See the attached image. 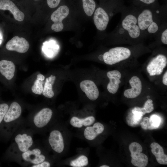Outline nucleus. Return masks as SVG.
Segmentation results:
<instances>
[{
	"label": "nucleus",
	"instance_id": "obj_3",
	"mask_svg": "<svg viewBox=\"0 0 167 167\" xmlns=\"http://www.w3.org/2000/svg\"><path fill=\"white\" fill-rule=\"evenodd\" d=\"M131 55V52L129 48L118 46L110 49L102 56L106 64L112 65L127 59Z\"/></svg>",
	"mask_w": 167,
	"mask_h": 167
},
{
	"label": "nucleus",
	"instance_id": "obj_30",
	"mask_svg": "<svg viewBox=\"0 0 167 167\" xmlns=\"http://www.w3.org/2000/svg\"><path fill=\"white\" fill-rule=\"evenodd\" d=\"M140 125L141 127L144 130H152L149 121V118L148 117H144L141 122Z\"/></svg>",
	"mask_w": 167,
	"mask_h": 167
},
{
	"label": "nucleus",
	"instance_id": "obj_20",
	"mask_svg": "<svg viewBox=\"0 0 167 167\" xmlns=\"http://www.w3.org/2000/svg\"><path fill=\"white\" fill-rule=\"evenodd\" d=\"M131 163L138 167H145L148 162V158L144 154L140 152L131 153Z\"/></svg>",
	"mask_w": 167,
	"mask_h": 167
},
{
	"label": "nucleus",
	"instance_id": "obj_10",
	"mask_svg": "<svg viewBox=\"0 0 167 167\" xmlns=\"http://www.w3.org/2000/svg\"><path fill=\"white\" fill-rule=\"evenodd\" d=\"M0 10L9 11L13 14L14 19L18 21H22L24 19V13L11 0H0Z\"/></svg>",
	"mask_w": 167,
	"mask_h": 167
},
{
	"label": "nucleus",
	"instance_id": "obj_11",
	"mask_svg": "<svg viewBox=\"0 0 167 167\" xmlns=\"http://www.w3.org/2000/svg\"><path fill=\"white\" fill-rule=\"evenodd\" d=\"M49 142L52 148L56 152L60 153L63 151L64 140L62 135L59 131L54 130L50 132Z\"/></svg>",
	"mask_w": 167,
	"mask_h": 167
},
{
	"label": "nucleus",
	"instance_id": "obj_21",
	"mask_svg": "<svg viewBox=\"0 0 167 167\" xmlns=\"http://www.w3.org/2000/svg\"><path fill=\"white\" fill-rule=\"evenodd\" d=\"M95 121V118L92 116L88 117L83 119L73 117L71 119L70 123L71 125L74 127L81 128L83 125L85 126H90Z\"/></svg>",
	"mask_w": 167,
	"mask_h": 167
},
{
	"label": "nucleus",
	"instance_id": "obj_15",
	"mask_svg": "<svg viewBox=\"0 0 167 167\" xmlns=\"http://www.w3.org/2000/svg\"><path fill=\"white\" fill-rule=\"evenodd\" d=\"M15 139L19 150L23 152L28 150L33 143L31 136L26 134H18Z\"/></svg>",
	"mask_w": 167,
	"mask_h": 167
},
{
	"label": "nucleus",
	"instance_id": "obj_7",
	"mask_svg": "<svg viewBox=\"0 0 167 167\" xmlns=\"http://www.w3.org/2000/svg\"><path fill=\"white\" fill-rule=\"evenodd\" d=\"M109 17L103 8L99 7L95 10L93 20L96 28L100 31L105 30L109 22Z\"/></svg>",
	"mask_w": 167,
	"mask_h": 167
},
{
	"label": "nucleus",
	"instance_id": "obj_25",
	"mask_svg": "<svg viewBox=\"0 0 167 167\" xmlns=\"http://www.w3.org/2000/svg\"><path fill=\"white\" fill-rule=\"evenodd\" d=\"M149 121L152 130L156 129L160 126L161 122V119L157 115L153 114L150 116Z\"/></svg>",
	"mask_w": 167,
	"mask_h": 167
},
{
	"label": "nucleus",
	"instance_id": "obj_18",
	"mask_svg": "<svg viewBox=\"0 0 167 167\" xmlns=\"http://www.w3.org/2000/svg\"><path fill=\"white\" fill-rule=\"evenodd\" d=\"M104 130V126L101 123L96 122L92 126H88L85 129L84 135L85 138L89 140L94 139Z\"/></svg>",
	"mask_w": 167,
	"mask_h": 167
},
{
	"label": "nucleus",
	"instance_id": "obj_22",
	"mask_svg": "<svg viewBox=\"0 0 167 167\" xmlns=\"http://www.w3.org/2000/svg\"><path fill=\"white\" fill-rule=\"evenodd\" d=\"M55 79V76L53 75L46 78L42 93L44 96L48 98H51L54 96V93L52 86Z\"/></svg>",
	"mask_w": 167,
	"mask_h": 167
},
{
	"label": "nucleus",
	"instance_id": "obj_34",
	"mask_svg": "<svg viewBox=\"0 0 167 167\" xmlns=\"http://www.w3.org/2000/svg\"><path fill=\"white\" fill-rule=\"evenodd\" d=\"M141 2L147 4H150L154 3L156 0H139Z\"/></svg>",
	"mask_w": 167,
	"mask_h": 167
},
{
	"label": "nucleus",
	"instance_id": "obj_28",
	"mask_svg": "<svg viewBox=\"0 0 167 167\" xmlns=\"http://www.w3.org/2000/svg\"><path fill=\"white\" fill-rule=\"evenodd\" d=\"M9 106L6 103L0 104V124L5 116L8 109Z\"/></svg>",
	"mask_w": 167,
	"mask_h": 167
},
{
	"label": "nucleus",
	"instance_id": "obj_27",
	"mask_svg": "<svg viewBox=\"0 0 167 167\" xmlns=\"http://www.w3.org/2000/svg\"><path fill=\"white\" fill-rule=\"evenodd\" d=\"M152 102V100L150 99H148L145 102L143 108L146 113H149L154 110V108Z\"/></svg>",
	"mask_w": 167,
	"mask_h": 167
},
{
	"label": "nucleus",
	"instance_id": "obj_1",
	"mask_svg": "<svg viewBox=\"0 0 167 167\" xmlns=\"http://www.w3.org/2000/svg\"><path fill=\"white\" fill-rule=\"evenodd\" d=\"M166 15L159 10L148 8L138 12V24L145 37L149 35H157L167 27Z\"/></svg>",
	"mask_w": 167,
	"mask_h": 167
},
{
	"label": "nucleus",
	"instance_id": "obj_13",
	"mask_svg": "<svg viewBox=\"0 0 167 167\" xmlns=\"http://www.w3.org/2000/svg\"><path fill=\"white\" fill-rule=\"evenodd\" d=\"M107 75L109 79L107 86V89L109 92L115 94L117 92L119 84L121 83V78L120 72L118 70L110 71L107 73Z\"/></svg>",
	"mask_w": 167,
	"mask_h": 167
},
{
	"label": "nucleus",
	"instance_id": "obj_6",
	"mask_svg": "<svg viewBox=\"0 0 167 167\" xmlns=\"http://www.w3.org/2000/svg\"><path fill=\"white\" fill-rule=\"evenodd\" d=\"M28 42L24 38L15 36L6 44V47L10 51H15L20 53L27 52L29 48Z\"/></svg>",
	"mask_w": 167,
	"mask_h": 167
},
{
	"label": "nucleus",
	"instance_id": "obj_9",
	"mask_svg": "<svg viewBox=\"0 0 167 167\" xmlns=\"http://www.w3.org/2000/svg\"><path fill=\"white\" fill-rule=\"evenodd\" d=\"M81 89L86 95L88 98L92 101L96 100L98 97V89L95 83L92 81L85 80L80 84Z\"/></svg>",
	"mask_w": 167,
	"mask_h": 167
},
{
	"label": "nucleus",
	"instance_id": "obj_8",
	"mask_svg": "<svg viewBox=\"0 0 167 167\" xmlns=\"http://www.w3.org/2000/svg\"><path fill=\"white\" fill-rule=\"evenodd\" d=\"M129 82L131 88L125 90L124 92V95L129 98H136L141 92L142 85L141 81L138 77L134 76L130 79Z\"/></svg>",
	"mask_w": 167,
	"mask_h": 167
},
{
	"label": "nucleus",
	"instance_id": "obj_12",
	"mask_svg": "<svg viewBox=\"0 0 167 167\" xmlns=\"http://www.w3.org/2000/svg\"><path fill=\"white\" fill-rule=\"evenodd\" d=\"M53 114L52 110L49 108L43 109L34 116L33 122L35 126L39 128L45 126L50 121Z\"/></svg>",
	"mask_w": 167,
	"mask_h": 167
},
{
	"label": "nucleus",
	"instance_id": "obj_26",
	"mask_svg": "<svg viewBox=\"0 0 167 167\" xmlns=\"http://www.w3.org/2000/svg\"><path fill=\"white\" fill-rule=\"evenodd\" d=\"M129 148L131 153L138 152H142L143 150L140 144L136 142L131 143L129 145Z\"/></svg>",
	"mask_w": 167,
	"mask_h": 167
},
{
	"label": "nucleus",
	"instance_id": "obj_33",
	"mask_svg": "<svg viewBox=\"0 0 167 167\" xmlns=\"http://www.w3.org/2000/svg\"><path fill=\"white\" fill-rule=\"evenodd\" d=\"M163 83L165 85H167V71L165 73L163 77Z\"/></svg>",
	"mask_w": 167,
	"mask_h": 167
},
{
	"label": "nucleus",
	"instance_id": "obj_16",
	"mask_svg": "<svg viewBox=\"0 0 167 167\" xmlns=\"http://www.w3.org/2000/svg\"><path fill=\"white\" fill-rule=\"evenodd\" d=\"M22 109L19 104L16 102H12L4 118V121L9 122L18 118L20 116Z\"/></svg>",
	"mask_w": 167,
	"mask_h": 167
},
{
	"label": "nucleus",
	"instance_id": "obj_29",
	"mask_svg": "<svg viewBox=\"0 0 167 167\" xmlns=\"http://www.w3.org/2000/svg\"><path fill=\"white\" fill-rule=\"evenodd\" d=\"M160 36L159 37L161 42L164 44H167V27L163 28L157 34Z\"/></svg>",
	"mask_w": 167,
	"mask_h": 167
},
{
	"label": "nucleus",
	"instance_id": "obj_35",
	"mask_svg": "<svg viewBox=\"0 0 167 167\" xmlns=\"http://www.w3.org/2000/svg\"><path fill=\"white\" fill-rule=\"evenodd\" d=\"M109 166L107 165H102L100 167H109Z\"/></svg>",
	"mask_w": 167,
	"mask_h": 167
},
{
	"label": "nucleus",
	"instance_id": "obj_5",
	"mask_svg": "<svg viewBox=\"0 0 167 167\" xmlns=\"http://www.w3.org/2000/svg\"><path fill=\"white\" fill-rule=\"evenodd\" d=\"M69 13L68 6L65 5L60 6L53 13L51 16V20L54 22L51 27L53 30L59 32L62 30L63 25L62 21L67 16Z\"/></svg>",
	"mask_w": 167,
	"mask_h": 167
},
{
	"label": "nucleus",
	"instance_id": "obj_4",
	"mask_svg": "<svg viewBox=\"0 0 167 167\" xmlns=\"http://www.w3.org/2000/svg\"><path fill=\"white\" fill-rule=\"evenodd\" d=\"M167 64L166 56L163 54H158L150 61L147 70L150 76L159 75L162 74Z\"/></svg>",
	"mask_w": 167,
	"mask_h": 167
},
{
	"label": "nucleus",
	"instance_id": "obj_19",
	"mask_svg": "<svg viewBox=\"0 0 167 167\" xmlns=\"http://www.w3.org/2000/svg\"><path fill=\"white\" fill-rule=\"evenodd\" d=\"M151 152L155 156L156 161L160 164H167V155L164 153L163 148L158 143L154 142L150 145Z\"/></svg>",
	"mask_w": 167,
	"mask_h": 167
},
{
	"label": "nucleus",
	"instance_id": "obj_31",
	"mask_svg": "<svg viewBox=\"0 0 167 167\" xmlns=\"http://www.w3.org/2000/svg\"><path fill=\"white\" fill-rule=\"evenodd\" d=\"M61 1V0H46V3L49 8H54L59 5Z\"/></svg>",
	"mask_w": 167,
	"mask_h": 167
},
{
	"label": "nucleus",
	"instance_id": "obj_32",
	"mask_svg": "<svg viewBox=\"0 0 167 167\" xmlns=\"http://www.w3.org/2000/svg\"><path fill=\"white\" fill-rule=\"evenodd\" d=\"M50 163L46 161H44L36 165H33L32 167H50Z\"/></svg>",
	"mask_w": 167,
	"mask_h": 167
},
{
	"label": "nucleus",
	"instance_id": "obj_23",
	"mask_svg": "<svg viewBox=\"0 0 167 167\" xmlns=\"http://www.w3.org/2000/svg\"><path fill=\"white\" fill-rule=\"evenodd\" d=\"M45 79V76L42 74H39L37 75L36 79L32 87V90L33 93L38 95L42 93L43 90V81Z\"/></svg>",
	"mask_w": 167,
	"mask_h": 167
},
{
	"label": "nucleus",
	"instance_id": "obj_24",
	"mask_svg": "<svg viewBox=\"0 0 167 167\" xmlns=\"http://www.w3.org/2000/svg\"><path fill=\"white\" fill-rule=\"evenodd\" d=\"M88 163V158L86 156L82 155L72 161L70 165L73 167H83L87 165Z\"/></svg>",
	"mask_w": 167,
	"mask_h": 167
},
{
	"label": "nucleus",
	"instance_id": "obj_2",
	"mask_svg": "<svg viewBox=\"0 0 167 167\" xmlns=\"http://www.w3.org/2000/svg\"><path fill=\"white\" fill-rule=\"evenodd\" d=\"M121 20L116 27L115 37L118 41L133 42L144 39L145 37L137 23L138 12L134 11L122 13Z\"/></svg>",
	"mask_w": 167,
	"mask_h": 167
},
{
	"label": "nucleus",
	"instance_id": "obj_14",
	"mask_svg": "<svg viewBox=\"0 0 167 167\" xmlns=\"http://www.w3.org/2000/svg\"><path fill=\"white\" fill-rule=\"evenodd\" d=\"M41 150L35 148L32 150H28L22 154V157L25 161L30 162L34 165L40 164L44 161L45 156L41 154Z\"/></svg>",
	"mask_w": 167,
	"mask_h": 167
},
{
	"label": "nucleus",
	"instance_id": "obj_17",
	"mask_svg": "<svg viewBox=\"0 0 167 167\" xmlns=\"http://www.w3.org/2000/svg\"><path fill=\"white\" fill-rule=\"evenodd\" d=\"M15 71V66L12 62L5 60L0 61V72L8 80L13 78Z\"/></svg>",
	"mask_w": 167,
	"mask_h": 167
}]
</instances>
